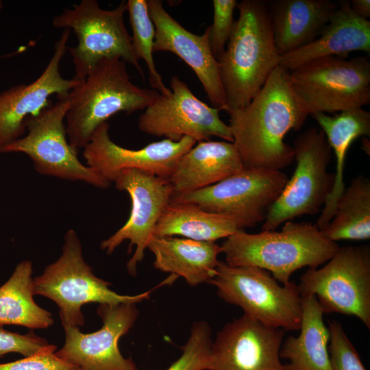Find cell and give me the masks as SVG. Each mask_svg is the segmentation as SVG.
<instances>
[{"instance_id":"6da1fadb","label":"cell","mask_w":370,"mask_h":370,"mask_svg":"<svg viewBox=\"0 0 370 370\" xmlns=\"http://www.w3.org/2000/svg\"><path fill=\"white\" fill-rule=\"evenodd\" d=\"M227 113L244 167L275 171L293 161V148L284 137L299 130L309 116L293 90L289 72L280 65L245 107Z\"/></svg>"},{"instance_id":"7a4b0ae2","label":"cell","mask_w":370,"mask_h":370,"mask_svg":"<svg viewBox=\"0 0 370 370\" xmlns=\"http://www.w3.org/2000/svg\"><path fill=\"white\" fill-rule=\"evenodd\" d=\"M236 8L238 18L218 60L227 112L243 108L252 100L280 58L265 1L243 0Z\"/></svg>"},{"instance_id":"3957f363","label":"cell","mask_w":370,"mask_h":370,"mask_svg":"<svg viewBox=\"0 0 370 370\" xmlns=\"http://www.w3.org/2000/svg\"><path fill=\"white\" fill-rule=\"evenodd\" d=\"M221 248L228 265L259 267L286 284L295 271L305 267L317 268L340 247L327 239L315 224L288 221L279 232L238 231L226 238Z\"/></svg>"},{"instance_id":"277c9868","label":"cell","mask_w":370,"mask_h":370,"mask_svg":"<svg viewBox=\"0 0 370 370\" xmlns=\"http://www.w3.org/2000/svg\"><path fill=\"white\" fill-rule=\"evenodd\" d=\"M156 90L133 84L125 62L119 58L99 62L69 93L66 132L73 148H84L95 130L114 114L144 110L160 96Z\"/></svg>"},{"instance_id":"5b68a950","label":"cell","mask_w":370,"mask_h":370,"mask_svg":"<svg viewBox=\"0 0 370 370\" xmlns=\"http://www.w3.org/2000/svg\"><path fill=\"white\" fill-rule=\"evenodd\" d=\"M33 284L34 295L47 297L59 307L64 328L84 325V304H137L149 299L152 292L149 290L136 295H123L111 290V284L97 277L85 262L81 242L72 229L65 234L59 258L34 278Z\"/></svg>"},{"instance_id":"8992f818","label":"cell","mask_w":370,"mask_h":370,"mask_svg":"<svg viewBox=\"0 0 370 370\" xmlns=\"http://www.w3.org/2000/svg\"><path fill=\"white\" fill-rule=\"evenodd\" d=\"M208 283L225 301L267 326L284 331L299 330L301 295L293 282L280 284L271 273L253 266H230L219 260Z\"/></svg>"},{"instance_id":"52a82bcc","label":"cell","mask_w":370,"mask_h":370,"mask_svg":"<svg viewBox=\"0 0 370 370\" xmlns=\"http://www.w3.org/2000/svg\"><path fill=\"white\" fill-rule=\"evenodd\" d=\"M289 75L293 90L309 115L362 108L370 103L367 57L320 58L302 64Z\"/></svg>"},{"instance_id":"ba28073f","label":"cell","mask_w":370,"mask_h":370,"mask_svg":"<svg viewBox=\"0 0 370 370\" xmlns=\"http://www.w3.org/2000/svg\"><path fill=\"white\" fill-rule=\"evenodd\" d=\"M125 1L111 10L101 8L96 0H82L53 19L57 28L72 29L78 43L69 49L75 76L85 78L101 61L119 58L133 65L144 77L124 22Z\"/></svg>"},{"instance_id":"9c48e42d","label":"cell","mask_w":370,"mask_h":370,"mask_svg":"<svg viewBox=\"0 0 370 370\" xmlns=\"http://www.w3.org/2000/svg\"><path fill=\"white\" fill-rule=\"evenodd\" d=\"M293 148L295 169L267 212L262 231L274 230L299 216L319 213L332 189L334 174L327 171L332 149L323 131L312 127L301 132Z\"/></svg>"},{"instance_id":"30bf717a","label":"cell","mask_w":370,"mask_h":370,"mask_svg":"<svg viewBox=\"0 0 370 370\" xmlns=\"http://www.w3.org/2000/svg\"><path fill=\"white\" fill-rule=\"evenodd\" d=\"M300 295H314L324 313L358 317L370 328V248L340 247L321 268H310L300 277Z\"/></svg>"},{"instance_id":"8fae6325","label":"cell","mask_w":370,"mask_h":370,"mask_svg":"<svg viewBox=\"0 0 370 370\" xmlns=\"http://www.w3.org/2000/svg\"><path fill=\"white\" fill-rule=\"evenodd\" d=\"M68 95L58 97L54 104L28 117L27 134L9 144L2 152L25 153L40 174L106 188L111 182L83 164L77 158L78 150L67 139L64 121L70 105Z\"/></svg>"},{"instance_id":"7c38bea8","label":"cell","mask_w":370,"mask_h":370,"mask_svg":"<svg viewBox=\"0 0 370 370\" xmlns=\"http://www.w3.org/2000/svg\"><path fill=\"white\" fill-rule=\"evenodd\" d=\"M288 178L282 171L244 167L227 178L197 190L173 193L171 201L194 204L226 214L243 228L264 221Z\"/></svg>"},{"instance_id":"4fadbf2b","label":"cell","mask_w":370,"mask_h":370,"mask_svg":"<svg viewBox=\"0 0 370 370\" xmlns=\"http://www.w3.org/2000/svg\"><path fill=\"white\" fill-rule=\"evenodd\" d=\"M170 86V95L160 94L140 116L141 132L173 141L188 136L199 143L215 136L233 143L229 125L220 118V109L199 99L177 76L172 77Z\"/></svg>"},{"instance_id":"5bb4252c","label":"cell","mask_w":370,"mask_h":370,"mask_svg":"<svg viewBox=\"0 0 370 370\" xmlns=\"http://www.w3.org/2000/svg\"><path fill=\"white\" fill-rule=\"evenodd\" d=\"M113 182L118 190L129 194L131 211L126 223L101 241L100 247L110 254L124 241L128 240L127 252H132L134 245L136 249L127 263V269L131 275L135 276L138 264L144 258L145 250L155 227L170 203L174 190L169 179L136 169L121 170Z\"/></svg>"},{"instance_id":"9a60e30c","label":"cell","mask_w":370,"mask_h":370,"mask_svg":"<svg viewBox=\"0 0 370 370\" xmlns=\"http://www.w3.org/2000/svg\"><path fill=\"white\" fill-rule=\"evenodd\" d=\"M136 304H99L97 314L103 325L97 331L83 333L77 327L64 328L65 342L56 354L81 370H137L131 358H125L119 341L134 324Z\"/></svg>"},{"instance_id":"2e32d148","label":"cell","mask_w":370,"mask_h":370,"mask_svg":"<svg viewBox=\"0 0 370 370\" xmlns=\"http://www.w3.org/2000/svg\"><path fill=\"white\" fill-rule=\"evenodd\" d=\"M70 29H64L55 43L54 52L42 74L29 84L11 87L0 93V152L24 134L25 121L38 114L51 104L50 96L67 95L84 78L68 79L60 72L61 60L66 53Z\"/></svg>"},{"instance_id":"e0dca14e","label":"cell","mask_w":370,"mask_h":370,"mask_svg":"<svg viewBox=\"0 0 370 370\" xmlns=\"http://www.w3.org/2000/svg\"><path fill=\"white\" fill-rule=\"evenodd\" d=\"M284 333L243 314L217 334L209 370H286L280 356Z\"/></svg>"},{"instance_id":"ac0fdd59","label":"cell","mask_w":370,"mask_h":370,"mask_svg":"<svg viewBox=\"0 0 370 370\" xmlns=\"http://www.w3.org/2000/svg\"><path fill=\"white\" fill-rule=\"evenodd\" d=\"M190 137L179 141L164 138L140 149L121 147L112 140L109 124L100 125L84 148L83 156L88 166L109 182L124 169H136L169 179L181 157L196 144Z\"/></svg>"},{"instance_id":"d6986e66","label":"cell","mask_w":370,"mask_h":370,"mask_svg":"<svg viewBox=\"0 0 370 370\" xmlns=\"http://www.w3.org/2000/svg\"><path fill=\"white\" fill-rule=\"evenodd\" d=\"M156 29L153 52L169 51L181 58L195 72L214 108L227 110L218 60L211 51L208 31L195 34L164 9L160 0H147Z\"/></svg>"},{"instance_id":"ffe728a7","label":"cell","mask_w":370,"mask_h":370,"mask_svg":"<svg viewBox=\"0 0 370 370\" xmlns=\"http://www.w3.org/2000/svg\"><path fill=\"white\" fill-rule=\"evenodd\" d=\"M358 51L370 53V21L356 14L349 1H341L318 38L280 56L279 65L291 72L317 58H343Z\"/></svg>"},{"instance_id":"44dd1931","label":"cell","mask_w":370,"mask_h":370,"mask_svg":"<svg viewBox=\"0 0 370 370\" xmlns=\"http://www.w3.org/2000/svg\"><path fill=\"white\" fill-rule=\"evenodd\" d=\"M243 168L233 143L205 140L181 157L169 180L173 193H186L216 184Z\"/></svg>"},{"instance_id":"7402d4cb","label":"cell","mask_w":370,"mask_h":370,"mask_svg":"<svg viewBox=\"0 0 370 370\" xmlns=\"http://www.w3.org/2000/svg\"><path fill=\"white\" fill-rule=\"evenodd\" d=\"M330 0H279L270 13L277 49L280 56L306 45L319 36L336 9Z\"/></svg>"},{"instance_id":"603a6c76","label":"cell","mask_w":370,"mask_h":370,"mask_svg":"<svg viewBox=\"0 0 370 370\" xmlns=\"http://www.w3.org/2000/svg\"><path fill=\"white\" fill-rule=\"evenodd\" d=\"M147 248L154 255L155 269L181 276L190 286L208 282L215 273L221 253V245L215 242L175 236H152Z\"/></svg>"},{"instance_id":"cb8c5ba5","label":"cell","mask_w":370,"mask_h":370,"mask_svg":"<svg viewBox=\"0 0 370 370\" xmlns=\"http://www.w3.org/2000/svg\"><path fill=\"white\" fill-rule=\"evenodd\" d=\"M300 333L282 342L280 356L288 360L286 370H332L328 345L330 331L324 312L314 295L301 296Z\"/></svg>"},{"instance_id":"d4e9b609","label":"cell","mask_w":370,"mask_h":370,"mask_svg":"<svg viewBox=\"0 0 370 370\" xmlns=\"http://www.w3.org/2000/svg\"><path fill=\"white\" fill-rule=\"evenodd\" d=\"M243 229L230 216L205 210L194 204L170 201L158 221L153 236H181L198 241L215 242Z\"/></svg>"},{"instance_id":"484cf974","label":"cell","mask_w":370,"mask_h":370,"mask_svg":"<svg viewBox=\"0 0 370 370\" xmlns=\"http://www.w3.org/2000/svg\"><path fill=\"white\" fill-rule=\"evenodd\" d=\"M33 280L32 262L23 260L0 286V325L45 329L53 323L51 314L34 301Z\"/></svg>"},{"instance_id":"4316f807","label":"cell","mask_w":370,"mask_h":370,"mask_svg":"<svg viewBox=\"0 0 370 370\" xmlns=\"http://www.w3.org/2000/svg\"><path fill=\"white\" fill-rule=\"evenodd\" d=\"M328 240L370 238V180L362 174L353 178L339 198L334 214L322 230Z\"/></svg>"},{"instance_id":"83f0119b","label":"cell","mask_w":370,"mask_h":370,"mask_svg":"<svg viewBox=\"0 0 370 370\" xmlns=\"http://www.w3.org/2000/svg\"><path fill=\"white\" fill-rule=\"evenodd\" d=\"M126 5L132 29L131 37L134 55L138 60L142 59L145 62L151 86L162 95L167 96L171 91L163 83L153 58L156 29L147 0H128Z\"/></svg>"},{"instance_id":"f1b7e54d","label":"cell","mask_w":370,"mask_h":370,"mask_svg":"<svg viewBox=\"0 0 370 370\" xmlns=\"http://www.w3.org/2000/svg\"><path fill=\"white\" fill-rule=\"evenodd\" d=\"M212 344L209 324L206 321L195 322L182 354L165 370H209Z\"/></svg>"},{"instance_id":"f546056e","label":"cell","mask_w":370,"mask_h":370,"mask_svg":"<svg viewBox=\"0 0 370 370\" xmlns=\"http://www.w3.org/2000/svg\"><path fill=\"white\" fill-rule=\"evenodd\" d=\"M328 323V351L332 370H367L342 324L335 320Z\"/></svg>"},{"instance_id":"4dcf8cb0","label":"cell","mask_w":370,"mask_h":370,"mask_svg":"<svg viewBox=\"0 0 370 370\" xmlns=\"http://www.w3.org/2000/svg\"><path fill=\"white\" fill-rule=\"evenodd\" d=\"M236 0H213V22L207 29L211 51L218 60L223 53L231 35L234 20Z\"/></svg>"},{"instance_id":"1f68e13d","label":"cell","mask_w":370,"mask_h":370,"mask_svg":"<svg viewBox=\"0 0 370 370\" xmlns=\"http://www.w3.org/2000/svg\"><path fill=\"white\" fill-rule=\"evenodd\" d=\"M57 347L49 344L36 354L22 359L0 363V370H81L58 357Z\"/></svg>"},{"instance_id":"d6a6232c","label":"cell","mask_w":370,"mask_h":370,"mask_svg":"<svg viewBox=\"0 0 370 370\" xmlns=\"http://www.w3.org/2000/svg\"><path fill=\"white\" fill-rule=\"evenodd\" d=\"M49 343L33 332L21 334L0 327V357L8 353H18L25 357L32 356Z\"/></svg>"},{"instance_id":"836d02e7","label":"cell","mask_w":370,"mask_h":370,"mask_svg":"<svg viewBox=\"0 0 370 370\" xmlns=\"http://www.w3.org/2000/svg\"><path fill=\"white\" fill-rule=\"evenodd\" d=\"M349 3L352 10L356 14L368 20L370 17L369 0H352Z\"/></svg>"},{"instance_id":"e575fe53","label":"cell","mask_w":370,"mask_h":370,"mask_svg":"<svg viewBox=\"0 0 370 370\" xmlns=\"http://www.w3.org/2000/svg\"><path fill=\"white\" fill-rule=\"evenodd\" d=\"M3 7V3L2 1H0V10Z\"/></svg>"}]
</instances>
